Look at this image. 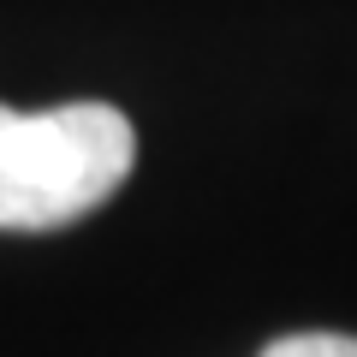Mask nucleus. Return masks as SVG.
<instances>
[{"instance_id": "nucleus-1", "label": "nucleus", "mask_w": 357, "mask_h": 357, "mask_svg": "<svg viewBox=\"0 0 357 357\" xmlns=\"http://www.w3.org/2000/svg\"><path fill=\"white\" fill-rule=\"evenodd\" d=\"M137 137L107 102L48 114L0 107V232H54L96 215L131 178Z\"/></svg>"}, {"instance_id": "nucleus-2", "label": "nucleus", "mask_w": 357, "mask_h": 357, "mask_svg": "<svg viewBox=\"0 0 357 357\" xmlns=\"http://www.w3.org/2000/svg\"><path fill=\"white\" fill-rule=\"evenodd\" d=\"M262 357H357V333H280Z\"/></svg>"}]
</instances>
